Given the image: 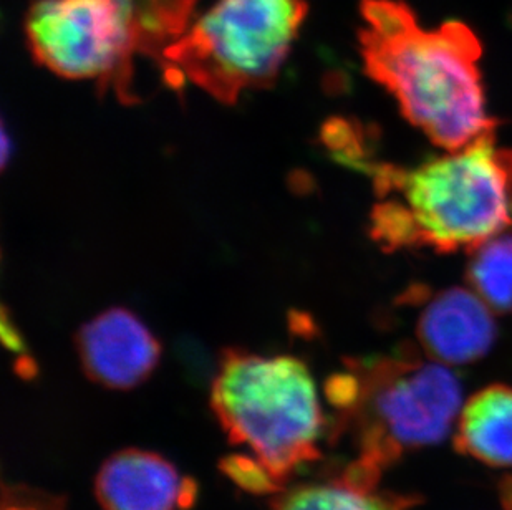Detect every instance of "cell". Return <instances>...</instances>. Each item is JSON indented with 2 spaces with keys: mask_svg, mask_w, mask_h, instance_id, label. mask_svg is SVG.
<instances>
[{
  "mask_svg": "<svg viewBox=\"0 0 512 510\" xmlns=\"http://www.w3.org/2000/svg\"><path fill=\"white\" fill-rule=\"evenodd\" d=\"M370 174L378 198L400 194L415 222L420 249L469 252L512 229L508 176L494 135L415 168L378 163Z\"/></svg>",
  "mask_w": 512,
  "mask_h": 510,
  "instance_id": "5b68a950",
  "label": "cell"
},
{
  "mask_svg": "<svg viewBox=\"0 0 512 510\" xmlns=\"http://www.w3.org/2000/svg\"><path fill=\"white\" fill-rule=\"evenodd\" d=\"M466 279L496 313H512V231L501 232L469 251Z\"/></svg>",
  "mask_w": 512,
  "mask_h": 510,
  "instance_id": "4fadbf2b",
  "label": "cell"
},
{
  "mask_svg": "<svg viewBox=\"0 0 512 510\" xmlns=\"http://www.w3.org/2000/svg\"><path fill=\"white\" fill-rule=\"evenodd\" d=\"M135 27L141 57L158 62L163 50L183 35L199 0H113Z\"/></svg>",
  "mask_w": 512,
  "mask_h": 510,
  "instance_id": "7c38bea8",
  "label": "cell"
},
{
  "mask_svg": "<svg viewBox=\"0 0 512 510\" xmlns=\"http://www.w3.org/2000/svg\"><path fill=\"white\" fill-rule=\"evenodd\" d=\"M382 471L365 462H353L342 476L329 482L297 486L277 492L274 510H408L413 497L378 489Z\"/></svg>",
  "mask_w": 512,
  "mask_h": 510,
  "instance_id": "8fae6325",
  "label": "cell"
},
{
  "mask_svg": "<svg viewBox=\"0 0 512 510\" xmlns=\"http://www.w3.org/2000/svg\"><path fill=\"white\" fill-rule=\"evenodd\" d=\"M211 406L231 443L247 444L281 487L300 466L320 458L324 416L299 358L224 350Z\"/></svg>",
  "mask_w": 512,
  "mask_h": 510,
  "instance_id": "3957f363",
  "label": "cell"
},
{
  "mask_svg": "<svg viewBox=\"0 0 512 510\" xmlns=\"http://www.w3.org/2000/svg\"><path fill=\"white\" fill-rule=\"evenodd\" d=\"M358 7L363 70L397 100L411 125L446 151L494 135L498 121L486 110L483 49L473 29L458 20L423 29L403 0H360Z\"/></svg>",
  "mask_w": 512,
  "mask_h": 510,
  "instance_id": "6da1fadb",
  "label": "cell"
},
{
  "mask_svg": "<svg viewBox=\"0 0 512 510\" xmlns=\"http://www.w3.org/2000/svg\"><path fill=\"white\" fill-rule=\"evenodd\" d=\"M498 335L493 310L476 292L446 289L425 305L416 338L426 357L446 366L469 365L486 357Z\"/></svg>",
  "mask_w": 512,
  "mask_h": 510,
  "instance_id": "ba28073f",
  "label": "cell"
},
{
  "mask_svg": "<svg viewBox=\"0 0 512 510\" xmlns=\"http://www.w3.org/2000/svg\"><path fill=\"white\" fill-rule=\"evenodd\" d=\"M455 448L491 467H512V386L489 385L459 409Z\"/></svg>",
  "mask_w": 512,
  "mask_h": 510,
  "instance_id": "30bf717a",
  "label": "cell"
},
{
  "mask_svg": "<svg viewBox=\"0 0 512 510\" xmlns=\"http://www.w3.org/2000/svg\"><path fill=\"white\" fill-rule=\"evenodd\" d=\"M322 141L334 153V158L350 168L372 173L375 164L370 161L365 133L358 123L347 120H332L324 126Z\"/></svg>",
  "mask_w": 512,
  "mask_h": 510,
  "instance_id": "9a60e30c",
  "label": "cell"
},
{
  "mask_svg": "<svg viewBox=\"0 0 512 510\" xmlns=\"http://www.w3.org/2000/svg\"><path fill=\"white\" fill-rule=\"evenodd\" d=\"M221 469L246 491L256 492V494L282 491V487L271 476V472L267 471L257 459L252 461L246 456H229L221 462Z\"/></svg>",
  "mask_w": 512,
  "mask_h": 510,
  "instance_id": "2e32d148",
  "label": "cell"
},
{
  "mask_svg": "<svg viewBox=\"0 0 512 510\" xmlns=\"http://www.w3.org/2000/svg\"><path fill=\"white\" fill-rule=\"evenodd\" d=\"M78 357L85 375L112 390H131L160 363L161 343L135 312L108 308L78 330Z\"/></svg>",
  "mask_w": 512,
  "mask_h": 510,
  "instance_id": "52a82bcc",
  "label": "cell"
},
{
  "mask_svg": "<svg viewBox=\"0 0 512 510\" xmlns=\"http://www.w3.org/2000/svg\"><path fill=\"white\" fill-rule=\"evenodd\" d=\"M370 234L383 251L420 249V239L410 211L400 199H385L373 207Z\"/></svg>",
  "mask_w": 512,
  "mask_h": 510,
  "instance_id": "5bb4252c",
  "label": "cell"
},
{
  "mask_svg": "<svg viewBox=\"0 0 512 510\" xmlns=\"http://www.w3.org/2000/svg\"><path fill=\"white\" fill-rule=\"evenodd\" d=\"M307 12L309 0H216L161 53L165 82L174 90L189 83L224 105L269 88Z\"/></svg>",
  "mask_w": 512,
  "mask_h": 510,
  "instance_id": "277c9868",
  "label": "cell"
},
{
  "mask_svg": "<svg viewBox=\"0 0 512 510\" xmlns=\"http://www.w3.org/2000/svg\"><path fill=\"white\" fill-rule=\"evenodd\" d=\"M498 156L499 161L503 163L504 171H506V176H508L509 198H511L512 212V150H498Z\"/></svg>",
  "mask_w": 512,
  "mask_h": 510,
  "instance_id": "e0dca14e",
  "label": "cell"
},
{
  "mask_svg": "<svg viewBox=\"0 0 512 510\" xmlns=\"http://www.w3.org/2000/svg\"><path fill=\"white\" fill-rule=\"evenodd\" d=\"M327 393L352 429L360 461L383 471L401 456L441 443L455 429L463 391L451 366L423 358L413 347L390 357L347 361Z\"/></svg>",
  "mask_w": 512,
  "mask_h": 510,
  "instance_id": "7a4b0ae2",
  "label": "cell"
},
{
  "mask_svg": "<svg viewBox=\"0 0 512 510\" xmlns=\"http://www.w3.org/2000/svg\"><path fill=\"white\" fill-rule=\"evenodd\" d=\"M25 37L35 62L67 80L97 83L121 103L140 102L135 27L113 0H32Z\"/></svg>",
  "mask_w": 512,
  "mask_h": 510,
  "instance_id": "8992f818",
  "label": "cell"
},
{
  "mask_svg": "<svg viewBox=\"0 0 512 510\" xmlns=\"http://www.w3.org/2000/svg\"><path fill=\"white\" fill-rule=\"evenodd\" d=\"M95 496L103 510H176L191 506L196 487L160 454L125 449L103 464Z\"/></svg>",
  "mask_w": 512,
  "mask_h": 510,
  "instance_id": "9c48e42d",
  "label": "cell"
}]
</instances>
